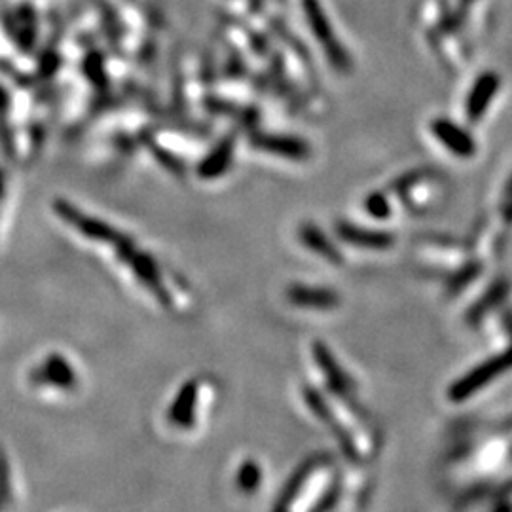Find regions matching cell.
<instances>
[{
    "label": "cell",
    "instance_id": "cell-1",
    "mask_svg": "<svg viewBox=\"0 0 512 512\" xmlns=\"http://www.w3.org/2000/svg\"><path fill=\"white\" fill-rule=\"evenodd\" d=\"M304 399H306V403L310 406L311 412L332 429V437L340 444V448L344 450L346 458L351 459V461H359L361 456H359V450H357L355 440L349 435L348 429H346L340 421L336 420L334 412L330 410L329 404L325 403V399L321 397V393L306 385V387H304Z\"/></svg>",
    "mask_w": 512,
    "mask_h": 512
},
{
    "label": "cell",
    "instance_id": "cell-2",
    "mask_svg": "<svg viewBox=\"0 0 512 512\" xmlns=\"http://www.w3.org/2000/svg\"><path fill=\"white\" fill-rule=\"evenodd\" d=\"M313 355H315V361L317 365L321 366L327 382H329L330 389L340 395L342 399H346L348 404L353 406V410H359V406H355V387L351 384V380L348 378V374L344 372V368H340L338 361L334 359L332 351H330L323 342H313Z\"/></svg>",
    "mask_w": 512,
    "mask_h": 512
},
{
    "label": "cell",
    "instance_id": "cell-3",
    "mask_svg": "<svg viewBox=\"0 0 512 512\" xmlns=\"http://www.w3.org/2000/svg\"><path fill=\"white\" fill-rule=\"evenodd\" d=\"M57 213L67 220L69 224H73L76 230H80L86 238L99 239V241H109V243H116L122 245L128 239L120 236L116 230H112L107 224L99 222V220L90 219L86 215H82L80 211H76L71 203L57 202L55 203Z\"/></svg>",
    "mask_w": 512,
    "mask_h": 512
},
{
    "label": "cell",
    "instance_id": "cell-4",
    "mask_svg": "<svg viewBox=\"0 0 512 512\" xmlns=\"http://www.w3.org/2000/svg\"><path fill=\"white\" fill-rule=\"evenodd\" d=\"M118 253H120L124 260L131 262L137 277L147 285L152 293L156 294V298L165 306H169V294H167L164 285H162V279H160V274H158V268H156L154 260L150 256L135 253L131 241L118 245Z\"/></svg>",
    "mask_w": 512,
    "mask_h": 512
},
{
    "label": "cell",
    "instance_id": "cell-5",
    "mask_svg": "<svg viewBox=\"0 0 512 512\" xmlns=\"http://www.w3.org/2000/svg\"><path fill=\"white\" fill-rule=\"evenodd\" d=\"M512 365V351L511 353H505L501 357H495L492 361L484 363L482 366H478L476 370H473L469 376L461 378L458 384L454 385L450 389V397L454 401H461L465 397H469L471 393H475L476 389H480L486 382H490L492 378H495L499 372H503L507 366Z\"/></svg>",
    "mask_w": 512,
    "mask_h": 512
},
{
    "label": "cell",
    "instance_id": "cell-6",
    "mask_svg": "<svg viewBox=\"0 0 512 512\" xmlns=\"http://www.w3.org/2000/svg\"><path fill=\"white\" fill-rule=\"evenodd\" d=\"M325 459H329V456H325V454H315V456L306 459V461L296 469V473L289 478V482L285 484L283 492L279 495V499H277V503H275L274 512H289L291 505L294 503V499L298 497L300 490H302L304 484L308 482V478L325 463Z\"/></svg>",
    "mask_w": 512,
    "mask_h": 512
},
{
    "label": "cell",
    "instance_id": "cell-7",
    "mask_svg": "<svg viewBox=\"0 0 512 512\" xmlns=\"http://www.w3.org/2000/svg\"><path fill=\"white\" fill-rule=\"evenodd\" d=\"M198 403V382L190 380L183 385V389L179 391L175 403L169 410V421L177 427H190L194 423V410Z\"/></svg>",
    "mask_w": 512,
    "mask_h": 512
},
{
    "label": "cell",
    "instance_id": "cell-8",
    "mask_svg": "<svg viewBox=\"0 0 512 512\" xmlns=\"http://www.w3.org/2000/svg\"><path fill=\"white\" fill-rule=\"evenodd\" d=\"M289 300L302 306V308H319V310H329L336 308L340 304V296L334 291L327 289H313V287H302V285H294L289 289Z\"/></svg>",
    "mask_w": 512,
    "mask_h": 512
},
{
    "label": "cell",
    "instance_id": "cell-9",
    "mask_svg": "<svg viewBox=\"0 0 512 512\" xmlns=\"http://www.w3.org/2000/svg\"><path fill=\"white\" fill-rule=\"evenodd\" d=\"M306 10H308L311 27H313L315 35L329 48L332 61H334V63L344 61V54H338V44H336L334 35H332V31H330L329 21H325V16H323L321 8L317 6V2H315V0H306Z\"/></svg>",
    "mask_w": 512,
    "mask_h": 512
},
{
    "label": "cell",
    "instance_id": "cell-10",
    "mask_svg": "<svg viewBox=\"0 0 512 512\" xmlns=\"http://www.w3.org/2000/svg\"><path fill=\"white\" fill-rule=\"evenodd\" d=\"M340 236L353 243V245H361V247H374V249H384L393 243L391 234H384V232H370V230H363L351 224H342L338 226Z\"/></svg>",
    "mask_w": 512,
    "mask_h": 512
},
{
    "label": "cell",
    "instance_id": "cell-11",
    "mask_svg": "<svg viewBox=\"0 0 512 512\" xmlns=\"http://www.w3.org/2000/svg\"><path fill=\"white\" fill-rule=\"evenodd\" d=\"M302 239H304V243L310 249H313L315 253H319L321 256H325V258H329L330 262H336V264L342 262V256L338 255V251L332 247L329 239L325 238L317 228L306 226L302 230Z\"/></svg>",
    "mask_w": 512,
    "mask_h": 512
},
{
    "label": "cell",
    "instance_id": "cell-12",
    "mask_svg": "<svg viewBox=\"0 0 512 512\" xmlns=\"http://www.w3.org/2000/svg\"><path fill=\"white\" fill-rule=\"evenodd\" d=\"M258 143H260L258 147L266 148L270 152H277V154H283V156H291V158H300V156L308 154L306 147L302 143H298V141H293V139L262 137Z\"/></svg>",
    "mask_w": 512,
    "mask_h": 512
},
{
    "label": "cell",
    "instance_id": "cell-13",
    "mask_svg": "<svg viewBox=\"0 0 512 512\" xmlns=\"http://www.w3.org/2000/svg\"><path fill=\"white\" fill-rule=\"evenodd\" d=\"M260 478H262V473H260V467L256 465V461H253V459L245 461L238 473L239 490L247 492V494L255 492L258 484H260Z\"/></svg>",
    "mask_w": 512,
    "mask_h": 512
},
{
    "label": "cell",
    "instance_id": "cell-14",
    "mask_svg": "<svg viewBox=\"0 0 512 512\" xmlns=\"http://www.w3.org/2000/svg\"><path fill=\"white\" fill-rule=\"evenodd\" d=\"M44 374L50 376L57 385H65L67 387V385L74 384L73 368L67 365L63 359H59V357H54V359L48 361V365L44 368Z\"/></svg>",
    "mask_w": 512,
    "mask_h": 512
},
{
    "label": "cell",
    "instance_id": "cell-15",
    "mask_svg": "<svg viewBox=\"0 0 512 512\" xmlns=\"http://www.w3.org/2000/svg\"><path fill=\"white\" fill-rule=\"evenodd\" d=\"M435 131H437V135L446 145H450V147L456 148V150H465V147H467L465 135H459L454 126H450V124H437Z\"/></svg>",
    "mask_w": 512,
    "mask_h": 512
},
{
    "label": "cell",
    "instance_id": "cell-16",
    "mask_svg": "<svg viewBox=\"0 0 512 512\" xmlns=\"http://www.w3.org/2000/svg\"><path fill=\"white\" fill-rule=\"evenodd\" d=\"M228 154H230V147H224L222 150H219L203 167V177H215L219 171H222L224 165L228 164Z\"/></svg>",
    "mask_w": 512,
    "mask_h": 512
},
{
    "label": "cell",
    "instance_id": "cell-17",
    "mask_svg": "<svg viewBox=\"0 0 512 512\" xmlns=\"http://www.w3.org/2000/svg\"><path fill=\"white\" fill-rule=\"evenodd\" d=\"M338 497H340V488L338 486H332L327 494L323 495V499L311 509V512H330L336 503H338Z\"/></svg>",
    "mask_w": 512,
    "mask_h": 512
},
{
    "label": "cell",
    "instance_id": "cell-18",
    "mask_svg": "<svg viewBox=\"0 0 512 512\" xmlns=\"http://www.w3.org/2000/svg\"><path fill=\"white\" fill-rule=\"evenodd\" d=\"M368 211L374 215V217H385L387 213H389V207L382 202V198L380 196H374V198H370V202H368Z\"/></svg>",
    "mask_w": 512,
    "mask_h": 512
},
{
    "label": "cell",
    "instance_id": "cell-19",
    "mask_svg": "<svg viewBox=\"0 0 512 512\" xmlns=\"http://www.w3.org/2000/svg\"><path fill=\"white\" fill-rule=\"evenodd\" d=\"M6 105H8V95L0 88V110L6 109Z\"/></svg>",
    "mask_w": 512,
    "mask_h": 512
},
{
    "label": "cell",
    "instance_id": "cell-20",
    "mask_svg": "<svg viewBox=\"0 0 512 512\" xmlns=\"http://www.w3.org/2000/svg\"><path fill=\"white\" fill-rule=\"evenodd\" d=\"M2 188H4V177H2V173H0V192H2Z\"/></svg>",
    "mask_w": 512,
    "mask_h": 512
}]
</instances>
